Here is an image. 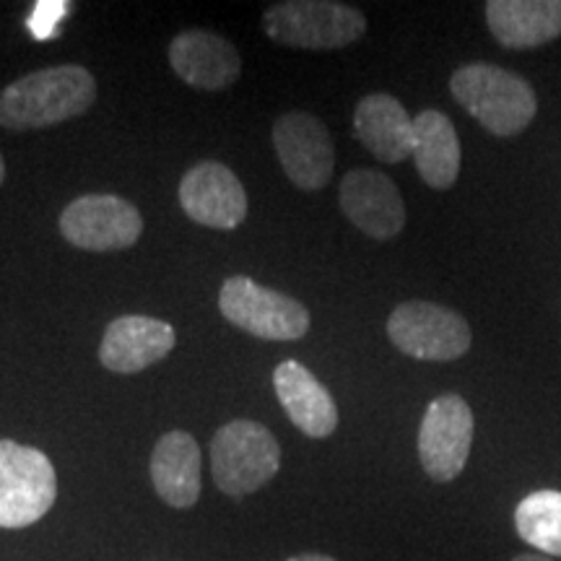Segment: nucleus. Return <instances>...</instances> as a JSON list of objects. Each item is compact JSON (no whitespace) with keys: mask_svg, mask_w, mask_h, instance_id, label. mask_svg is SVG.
<instances>
[{"mask_svg":"<svg viewBox=\"0 0 561 561\" xmlns=\"http://www.w3.org/2000/svg\"><path fill=\"white\" fill-rule=\"evenodd\" d=\"M280 468V445L268 426L250 419L224 424L210 442V473L227 496L242 500L263 489Z\"/></svg>","mask_w":561,"mask_h":561,"instance_id":"7ed1b4c3","label":"nucleus"},{"mask_svg":"<svg viewBox=\"0 0 561 561\" xmlns=\"http://www.w3.org/2000/svg\"><path fill=\"white\" fill-rule=\"evenodd\" d=\"M289 561H335L328 553H299V557H291Z\"/></svg>","mask_w":561,"mask_h":561,"instance_id":"412c9836","label":"nucleus"},{"mask_svg":"<svg viewBox=\"0 0 561 561\" xmlns=\"http://www.w3.org/2000/svg\"><path fill=\"white\" fill-rule=\"evenodd\" d=\"M263 30L273 42L299 50H341L367 32L359 9L333 0H286L263 13Z\"/></svg>","mask_w":561,"mask_h":561,"instance_id":"20e7f679","label":"nucleus"},{"mask_svg":"<svg viewBox=\"0 0 561 561\" xmlns=\"http://www.w3.org/2000/svg\"><path fill=\"white\" fill-rule=\"evenodd\" d=\"M450 91L468 115L476 117L491 136L500 138L523 133L538 112L536 91L530 83L523 76L489 62H471L455 70Z\"/></svg>","mask_w":561,"mask_h":561,"instance_id":"f03ea898","label":"nucleus"},{"mask_svg":"<svg viewBox=\"0 0 561 561\" xmlns=\"http://www.w3.org/2000/svg\"><path fill=\"white\" fill-rule=\"evenodd\" d=\"M512 561H559V559L543 557V553H520V557H515Z\"/></svg>","mask_w":561,"mask_h":561,"instance_id":"4be33fe9","label":"nucleus"},{"mask_svg":"<svg viewBox=\"0 0 561 561\" xmlns=\"http://www.w3.org/2000/svg\"><path fill=\"white\" fill-rule=\"evenodd\" d=\"M473 411L455 392L434 398L426 405L419 430V460L432 481H455L471 458Z\"/></svg>","mask_w":561,"mask_h":561,"instance_id":"6e6552de","label":"nucleus"},{"mask_svg":"<svg viewBox=\"0 0 561 561\" xmlns=\"http://www.w3.org/2000/svg\"><path fill=\"white\" fill-rule=\"evenodd\" d=\"M219 310L231 325L263 341H299L310 331V312L301 301L248 276L224 280Z\"/></svg>","mask_w":561,"mask_h":561,"instance_id":"423d86ee","label":"nucleus"},{"mask_svg":"<svg viewBox=\"0 0 561 561\" xmlns=\"http://www.w3.org/2000/svg\"><path fill=\"white\" fill-rule=\"evenodd\" d=\"M517 536L541 551L543 557H561V491H533L515 510Z\"/></svg>","mask_w":561,"mask_h":561,"instance_id":"aec40b11","label":"nucleus"},{"mask_svg":"<svg viewBox=\"0 0 561 561\" xmlns=\"http://www.w3.org/2000/svg\"><path fill=\"white\" fill-rule=\"evenodd\" d=\"M58 500L53 460L37 447L0 439V528L21 530L39 523Z\"/></svg>","mask_w":561,"mask_h":561,"instance_id":"39448f33","label":"nucleus"},{"mask_svg":"<svg viewBox=\"0 0 561 561\" xmlns=\"http://www.w3.org/2000/svg\"><path fill=\"white\" fill-rule=\"evenodd\" d=\"M178 343V333L170 322L146 318V314H123L112 320L104 331L100 362L117 375H136L164 359Z\"/></svg>","mask_w":561,"mask_h":561,"instance_id":"ddd939ff","label":"nucleus"},{"mask_svg":"<svg viewBox=\"0 0 561 561\" xmlns=\"http://www.w3.org/2000/svg\"><path fill=\"white\" fill-rule=\"evenodd\" d=\"M180 206L201 227L237 229L248 216V193L221 161H201L180 182Z\"/></svg>","mask_w":561,"mask_h":561,"instance_id":"9b49d317","label":"nucleus"},{"mask_svg":"<svg viewBox=\"0 0 561 561\" xmlns=\"http://www.w3.org/2000/svg\"><path fill=\"white\" fill-rule=\"evenodd\" d=\"M413 161L421 180L434 191H447L460 174V138L450 117L424 110L413 117Z\"/></svg>","mask_w":561,"mask_h":561,"instance_id":"6ab92c4d","label":"nucleus"},{"mask_svg":"<svg viewBox=\"0 0 561 561\" xmlns=\"http://www.w3.org/2000/svg\"><path fill=\"white\" fill-rule=\"evenodd\" d=\"M3 180H5V161L0 157V185H3Z\"/></svg>","mask_w":561,"mask_h":561,"instance_id":"5701e85b","label":"nucleus"},{"mask_svg":"<svg viewBox=\"0 0 561 561\" xmlns=\"http://www.w3.org/2000/svg\"><path fill=\"white\" fill-rule=\"evenodd\" d=\"M278 161L299 191H322L333 178V138L310 112H286L273 125Z\"/></svg>","mask_w":561,"mask_h":561,"instance_id":"9d476101","label":"nucleus"},{"mask_svg":"<svg viewBox=\"0 0 561 561\" xmlns=\"http://www.w3.org/2000/svg\"><path fill=\"white\" fill-rule=\"evenodd\" d=\"M341 210L371 240H392L405 227V203L388 174L351 170L341 180Z\"/></svg>","mask_w":561,"mask_h":561,"instance_id":"f8f14e48","label":"nucleus"},{"mask_svg":"<svg viewBox=\"0 0 561 561\" xmlns=\"http://www.w3.org/2000/svg\"><path fill=\"white\" fill-rule=\"evenodd\" d=\"M96 100V81L81 66H55L26 73L0 94V125L39 130L73 121Z\"/></svg>","mask_w":561,"mask_h":561,"instance_id":"f257e3e1","label":"nucleus"},{"mask_svg":"<svg viewBox=\"0 0 561 561\" xmlns=\"http://www.w3.org/2000/svg\"><path fill=\"white\" fill-rule=\"evenodd\" d=\"M354 130L364 149L385 164L413 157V117L392 94H367L356 104Z\"/></svg>","mask_w":561,"mask_h":561,"instance_id":"f3484780","label":"nucleus"},{"mask_svg":"<svg viewBox=\"0 0 561 561\" xmlns=\"http://www.w3.org/2000/svg\"><path fill=\"white\" fill-rule=\"evenodd\" d=\"M60 234L89 252L125 250L144 234L138 208L117 195H83L60 214Z\"/></svg>","mask_w":561,"mask_h":561,"instance_id":"1a4fd4ad","label":"nucleus"},{"mask_svg":"<svg viewBox=\"0 0 561 561\" xmlns=\"http://www.w3.org/2000/svg\"><path fill=\"white\" fill-rule=\"evenodd\" d=\"M170 66L182 81L201 91H221L240 79L242 58L221 34L180 32L170 45Z\"/></svg>","mask_w":561,"mask_h":561,"instance_id":"4468645a","label":"nucleus"},{"mask_svg":"<svg viewBox=\"0 0 561 561\" xmlns=\"http://www.w3.org/2000/svg\"><path fill=\"white\" fill-rule=\"evenodd\" d=\"M388 335L398 351L419 362H455L471 348L473 333L460 312L434 301H403L388 320Z\"/></svg>","mask_w":561,"mask_h":561,"instance_id":"0eeeda50","label":"nucleus"},{"mask_svg":"<svg viewBox=\"0 0 561 561\" xmlns=\"http://www.w3.org/2000/svg\"><path fill=\"white\" fill-rule=\"evenodd\" d=\"M486 24L512 50H530L561 37V0H489Z\"/></svg>","mask_w":561,"mask_h":561,"instance_id":"a211bd4d","label":"nucleus"},{"mask_svg":"<svg viewBox=\"0 0 561 561\" xmlns=\"http://www.w3.org/2000/svg\"><path fill=\"white\" fill-rule=\"evenodd\" d=\"M151 481L174 510H191L201 500V447L191 432H167L151 453Z\"/></svg>","mask_w":561,"mask_h":561,"instance_id":"dca6fc26","label":"nucleus"},{"mask_svg":"<svg viewBox=\"0 0 561 561\" xmlns=\"http://www.w3.org/2000/svg\"><path fill=\"white\" fill-rule=\"evenodd\" d=\"M273 388L286 416L299 432L312 439L331 437L339 426V405L318 377L305 364L286 359L273 371Z\"/></svg>","mask_w":561,"mask_h":561,"instance_id":"2eb2a0df","label":"nucleus"}]
</instances>
